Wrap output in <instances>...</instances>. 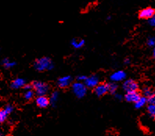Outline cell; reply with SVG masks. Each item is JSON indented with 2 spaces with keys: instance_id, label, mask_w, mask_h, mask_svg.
<instances>
[{
  "instance_id": "cell-6",
  "label": "cell",
  "mask_w": 155,
  "mask_h": 136,
  "mask_svg": "<svg viewBox=\"0 0 155 136\" xmlns=\"http://www.w3.org/2000/svg\"><path fill=\"white\" fill-rule=\"evenodd\" d=\"M126 76L127 74L125 71H123V70H117V71L114 72L113 74L110 75V79L113 82H120V81H122L124 80H125Z\"/></svg>"
},
{
  "instance_id": "cell-8",
  "label": "cell",
  "mask_w": 155,
  "mask_h": 136,
  "mask_svg": "<svg viewBox=\"0 0 155 136\" xmlns=\"http://www.w3.org/2000/svg\"><path fill=\"white\" fill-rule=\"evenodd\" d=\"M95 94L97 95L98 97L104 96V95H106L108 92V88L107 84H100L99 83L98 85L94 88Z\"/></svg>"
},
{
  "instance_id": "cell-28",
  "label": "cell",
  "mask_w": 155,
  "mask_h": 136,
  "mask_svg": "<svg viewBox=\"0 0 155 136\" xmlns=\"http://www.w3.org/2000/svg\"><path fill=\"white\" fill-rule=\"evenodd\" d=\"M23 88H25V90H28V89H32V86H31V85H26V84H25V85Z\"/></svg>"
},
{
  "instance_id": "cell-23",
  "label": "cell",
  "mask_w": 155,
  "mask_h": 136,
  "mask_svg": "<svg viewBox=\"0 0 155 136\" xmlns=\"http://www.w3.org/2000/svg\"><path fill=\"white\" fill-rule=\"evenodd\" d=\"M147 102L148 104H155V96L154 94L147 98Z\"/></svg>"
},
{
  "instance_id": "cell-15",
  "label": "cell",
  "mask_w": 155,
  "mask_h": 136,
  "mask_svg": "<svg viewBox=\"0 0 155 136\" xmlns=\"http://www.w3.org/2000/svg\"><path fill=\"white\" fill-rule=\"evenodd\" d=\"M2 66L5 68H6V69H10V68H13V66H15L17 63H16V62H14V61L10 60V59L5 58L2 60Z\"/></svg>"
},
{
  "instance_id": "cell-13",
  "label": "cell",
  "mask_w": 155,
  "mask_h": 136,
  "mask_svg": "<svg viewBox=\"0 0 155 136\" xmlns=\"http://www.w3.org/2000/svg\"><path fill=\"white\" fill-rule=\"evenodd\" d=\"M71 45L74 48V49H81L85 45V40L84 39H76L73 38L71 42Z\"/></svg>"
},
{
  "instance_id": "cell-7",
  "label": "cell",
  "mask_w": 155,
  "mask_h": 136,
  "mask_svg": "<svg viewBox=\"0 0 155 136\" xmlns=\"http://www.w3.org/2000/svg\"><path fill=\"white\" fill-rule=\"evenodd\" d=\"M72 82V78L71 76L67 75L61 77L57 81V85L61 89H66L68 86H70V85Z\"/></svg>"
},
{
  "instance_id": "cell-3",
  "label": "cell",
  "mask_w": 155,
  "mask_h": 136,
  "mask_svg": "<svg viewBox=\"0 0 155 136\" xmlns=\"http://www.w3.org/2000/svg\"><path fill=\"white\" fill-rule=\"evenodd\" d=\"M31 86H32V89L34 90V92L37 96H45L49 92V85L42 81H34Z\"/></svg>"
},
{
  "instance_id": "cell-4",
  "label": "cell",
  "mask_w": 155,
  "mask_h": 136,
  "mask_svg": "<svg viewBox=\"0 0 155 136\" xmlns=\"http://www.w3.org/2000/svg\"><path fill=\"white\" fill-rule=\"evenodd\" d=\"M122 84V89L125 92H136L138 91L139 85L136 81L133 79L124 80Z\"/></svg>"
},
{
  "instance_id": "cell-30",
  "label": "cell",
  "mask_w": 155,
  "mask_h": 136,
  "mask_svg": "<svg viewBox=\"0 0 155 136\" xmlns=\"http://www.w3.org/2000/svg\"><path fill=\"white\" fill-rule=\"evenodd\" d=\"M153 57H155V49H154V48L153 49Z\"/></svg>"
},
{
  "instance_id": "cell-20",
  "label": "cell",
  "mask_w": 155,
  "mask_h": 136,
  "mask_svg": "<svg viewBox=\"0 0 155 136\" xmlns=\"http://www.w3.org/2000/svg\"><path fill=\"white\" fill-rule=\"evenodd\" d=\"M143 96H145L146 98L154 94L153 91L152 90L151 88L150 87H145L143 89Z\"/></svg>"
},
{
  "instance_id": "cell-14",
  "label": "cell",
  "mask_w": 155,
  "mask_h": 136,
  "mask_svg": "<svg viewBox=\"0 0 155 136\" xmlns=\"http://www.w3.org/2000/svg\"><path fill=\"white\" fill-rule=\"evenodd\" d=\"M147 103V98H146L145 96H140V98L134 102L135 107H136V109H141V108H143V106H145V105Z\"/></svg>"
},
{
  "instance_id": "cell-10",
  "label": "cell",
  "mask_w": 155,
  "mask_h": 136,
  "mask_svg": "<svg viewBox=\"0 0 155 136\" xmlns=\"http://www.w3.org/2000/svg\"><path fill=\"white\" fill-rule=\"evenodd\" d=\"M36 105L40 108H45L49 105V99L45 96H38L35 99Z\"/></svg>"
},
{
  "instance_id": "cell-27",
  "label": "cell",
  "mask_w": 155,
  "mask_h": 136,
  "mask_svg": "<svg viewBox=\"0 0 155 136\" xmlns=\"http://www.w3.org/2000/svg\"><path fill=\"white\" fill-rule=\"evenodd\" d=\"M115 99H117V100H119V101H121V100H122L123 99H124V96H123L121 94H115Z\"/></svg>"
},
{
  "instance_id": "cell-29",
  "label": "cell",
  "mask_w": 155,
  "mask_h": 136,
  "mask_svg": "<svg viewBox=\"0 0 155 136\" xmlns=\"http://www.w3.org/2000/svg\"><path fill=\"white\" fill-rule=\"evenodd\" d=\"M130 63H131V60H130V59H129V58L125 59V60H124V63H125V64H126V65L129 64Z\"/></svg>"
},
{
  "instance_id": "cell-17",
  "label": "cell",
  "mask_w": 155,
  "mask_h": 136,
  "mask_svg": "<svg viewBox=\"0 0 155 136\" xmlns=\"http://www.w3.org/2000/svg\"><path fill=\"white\" fill-rule=\"evenodd\" d=\"M107 88H108V92L111 93V94H115L117 89H118V86H117L116 82H113V81H111L110 83L107 84Z\"/></svg>"
},
{
  "instance_id": "cell-26",
  "label": "cell",
  "mask_w": 155,
  "mask_h": 136,
  "mask_svg": "<svg viewBox=\"0 0 155 136\" xmlns=\"http://www.w3.org/2000/svg\"><path fill=\"white\" fill-rule=\"evenodd\" d=\"M86 77H87V76H85V75H80V76H78V78H77L78 81H81V82H84V81H85V80Z\"/></svg>"
},
{
  "instance_id": "cell-2",
  "label": "cell",
  "mask_w": 155,
  "mask_h": 136,
  "mask_svg": "<svg viewBox=\"0 0 155 136\" xmlns=\"http://www.w3.org/2000/svg\"><path fill=\"white\" fill-rule=\"evenodd\" d=\"M88 88L85 84L81 81H78L72 84V92L77 98L82 99L87 94Z\"/></svg>"
},
{
  "instance_id": "cell-11",
  "label": "cell",
  "mask_w": 155,
  "mask_h": 136,
  "mask_svg": "<svg viewBox=\"0 0 155 136\" xmlns=\"http://www.w3.org/2000/svg\"><path fill=\"white\" fill-rule=\"evenodd\" d=\"M140 97V94L138 92V91L136 92H126L125 96V99L128 102H133L134 103L137 99Z\"/></svg>"
},
{
  "instance_id": "cell-24",
  "label": "cell",
  "mask_w": 155,
  "mask_h": 136,
  "mask_svg": "<svg viewBox=\"0 0 155 136\" xmlns=\"http://www.w3.org/2000/svg\"><path fill=\"white\" fill-rule=\"evenodd\" d=\"M147 21H148V24H150V26L154 27V25H155V17L154 16H153L152 17H150V18L147 19Z\"/></svg>"
},
{
  "instance_id": "cell-16",
  "label": "cell",
  "mask_w": 155,
  "mask_h": 136,
  "mask_svg": "<svg viewBox=\"0 0 155 136\" xmlns=\"http://www.w3.org/2000/svg\"><path fill=\"white\" fill-rule=\"evenodd\" d=\"M59 99V92L55 91V92H53V93L50 96V98H49V104L52 105V106H55L56 104H57V101H58Z\"/></svg>"
},
{
  "instance_id": "cell-21",
  "label": "cell",
  "mask_w": 155,
  "mask_h": 136,
  "mask_svg": "<svg viewBox=\"0 0 155 136\" xmlns=\"http://www.w3.org/2000/svg\"><path fill=\"white\" fill-rule=\"evenodd\" d=\"M35 96V92L33 89H28V90H26L25 93V98L26 100H31L32 99L33 97Z\"/></svg>"
},
{
  "instance_id": "cell-22",
  "label": "cell",
  "mask_w": 155,
  "mask_h": 136,
  "mask_svg": "<svg viewBox=\"0 0 155 136\" xmlns=\"http://www.w3.org/2000/svg\"><path fill=\"white\" fill-rule=\"evenodd\" d=\"M147 45L150 47H154L155 45V38L153 36H151V37H149L147 40Z\"/></svg>"
},
{
  "instance_id": "cell-18",
  "label": "cell",
  "mask_w": 155,
  "mask_h": 136,
  "mask_svg": "<svg viewBox=\"0 0 155 136\" xmlns=\"http://www.w3.org/2000/svg\"><path fill=\"white\" fill-rule=\"evenodd\" d=\"M147 113L149 116L151 117L152 119H153L155 117V105L154 104H148L147 108Z\"/></svg>"
},
{
  "instance_id": "cell-19",
  "label": "cell",
  "mask_w": 155,
  "mask_h": 136,
  "mask_svg": "<svg viewBox=\"0 0 155 136\" xmlns=\"http://www.w3.org/2000/svg\"><path fill=\"white\" fill-rule=\"evenodd\" d=\"M10 114L6 112L5 109H1L0 110V124L5 122L7 120V117Z\"/></svg>"
},
{
  "instance_id": "cell-25",
  "label": "cell",
  "mask_w": 155,
  "mask_h": 136,
  "mask_svg": "<svg viewBox=\"0 0 155 136\" xmlns=\"http://www.w3.org/2000/svg\"><path fill=\"white\" fill-rule=\"evenodd\" d=\"M4 109L6 110V112H7L9 114L12 113V112L13 111V106H12V105H7V106H6V107L4 108Z\"/></svg>"
},
{
  "instance_id": "cell-9",
  "label": "cell",
  "mask_w": 155,
  "mask_h": 136,
  "mask_svg": "<svg viewBox=\"0 0 155 136\" xmlns=\"http://www.w3.org/2000/svg\"><path fill=\"white\" fill-rule=\"evenodd\" d=\"M154 9L152 7H147L145 9H143L139 13V17L142 19H149L153 16H154Z\"/></svg>"
},
{
  "instance_id": "cell-12",
  "label": "cell",
  "mask_w": 155,
  "mask_h": 136,
  "mask_svg": "<svg viewBox=\"0 0 155 136\" xmlns=\"http://www.w3.org/2000/svg\"><path fill=\"white\" fill-rule=\"evenodd\" d=\"M25 84H26V81H25V79L18 78H16L15 80H13V81H12L10 86H11V88L13 89H19L24 87L25 85Z\"/></svg>"
},
{
  "instance_id": "cell-5",
  "label": "cell",
  "mask_w": 155,
  "mask_h": 136,
  "mask_svg": "<svg viewBox=\"0 0 155 136\" xmlns=\"http://www.w3.org/2000/svg\"><path fill=\"white\" fill-rule=\"evenodd\" d=\"M88 89H94L99 83H100V78L96 74L86 77L83 82Z\"/></svg>"
},
{
  "instance_id": "cell-1",
  "label": "cell",
  "mask_w": 155,
  "mask_h": 136,
  "mask_svg": "<svg viewBox=\"0 0 155 136\" xmlns=\"http://www.w3.org/2000/svg\"><path fill=\"white\" fill-rule=\"evenodd\" d=\"M34 67L38 71H45V70H51L54 68V64L51 59L49 57H42L36 60L34 63Z\"/></svg>"
}]
</instances>
